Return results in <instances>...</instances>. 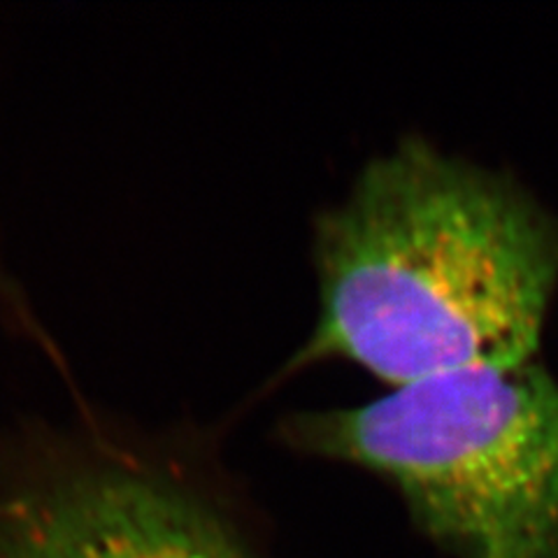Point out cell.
Masks as SVG:
<instances>
[{"mask_svg":"<svg viewBox=\"0 0 558 558\" xmlns=\"http://www.w3.org/2000/svg\"><path fill=\"white\" fill-rule=\"evenodd\" d=\"M279 440L389 482L459 558H558V379L539 359L293 412Z\"/></svg>","mask_w":558,"mask_h":558,"instance_id":"7a4b0ae2","label":"cell"},{"mask_svg":"<svg viewBox=\"0 0 558 558\" xmlns=\"http://www.w3.org/2000/svg\"><path fill=\"white\" fill-rule=\"evenodd\" d=\"M319 310L287 371L344 361L391 389L535 361L558 215L512 172L405 135L314 221Z\"/></svg>","mask_w":558,"mask_h":558,"instance_id":"6da1fadb","label":"cell"},{"mask_svg":"<svg viewBox=\"0 0 558 558\" xmlns=\"http://www.w3.org/2000/svg\"><path fill=\"white\" fill-rule=\"evenodd\" d=\"M0 558H250L194 486L121 445L59 442L0 470Z\"/></svg>","mask_w":558,"mask_h":558,"instance_id":"3957f363","label":"cell"}]
</instances>
